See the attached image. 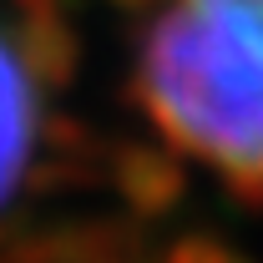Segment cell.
<instances>
[{
    "instance_id": "1",
    "label": "cell",
    "mask_w": 263,
    "mask_h": 263,
    "mask_svg": "<svg viewBox=\"0 0 263 263\" xmlns=\"http://www.w3.org/2000/svg\"><path fill=\"white\" fill-rule=\"evenodd\" d=\"M132 97L162 147L263 202V0H162L137 35Z\"/></svg>"
},
{
    "instance_id": "2",
    "label": "cell",
    "mask_w": 263,
    "mask_h": 263,
    "mask_svg": "<svg viewBox=\"0 0 263 263\" xmlns=\"http://www.w3.org/2000/svg\"><path fill=\"white\" fill-rule=\"evenodd\" d=\"M46 137V71L31 35L0 15V218L31 187Z\"/></svg>"
}]
</instances>
